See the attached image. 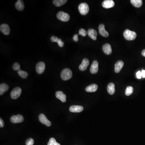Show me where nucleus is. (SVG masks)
<instances>
[{
    "instance_id": "2",
    "label": "nucleus",
    "mask_w": 145,
    "mask_h": 145,
    "mask_svg": "<svg viewBox=\"0 0 145 145\" xmlns=\"http://www.w3.org/2000/svg\"><path fill=\"white\" fill-rule=\"evenodd\" d=\"M123 36L124 38L127 40H133L136 38L137 34L134 32L130 31L129 30H126L124 32Z\"/></svg>"
},
{
    "instance_id": "4",
    "label": "nucleus",
    "mask_w": 145,
    "mask_h": 145,
    "mask_svg": "<svg viewBox=\"0 0 145 145\" xmlns=\"http://www.w3.org/2000/svg\"><path fill=\"white\" fill-rule=\"evenodd\" d=\"M57 16V18L62 22H67L70 20L69 15L62 11H60L58 13Z\"/></svg>"
},
{
    "instance_id": "15",
    "label": "nucleus",
    "mask_w": 145,
    "mask_h": 145,
    "mask_svg": "<svg viewBox=\"0 0 145 145\" xmlns=\"http://www.w3.org/2000/svg\"><path fill=\"white\" fill-rule=\"evenodd\" d=\"M124 63L122 61L119 60L117 61L115 64L114 67V71L115 73H119L122 69V67L124 66Z\"/></svg>"
},
{
    "instance_id": "36",
    "label": "nucleus",
    "mask_w": 145,
    "mask_h": 145,
    "mask_svg": "<svg viewBox=\"0 0 145 145\" xmlns=\"http://www.w3.org/2000/svg\"><path fill=\"white\" fill-rule=\"evenodd\" d=\"M141 76L143 78H145V71L144 70H142L141 72Z\"/></svg>"
},
{
    "instance_id": "35",
    "label": "nucleus",
    "mask_w": 145,
    "mask_h": 145,
    "mask_svg": "<svg viewBox=\"0 0 145 145\" xmlns=\"http://www.w3.org/2000/svg\"><path fill=\"white\" fill-rule=\"evenodd\" d=\"M136 75H137V77L138 79H141L142 77L141 76V72L140 71H138L136 73Z\"/></svg>"
},
{
    "instance_id": "24",
    "label": "nucleus",
    "mask_w": 145,
    "mask_h": 145,
    "mask_svg": "<svg viewBox=\"0 0 145 145\" xmlns=\"http://www.w3.org/2000/svg\"><path fill=\"white\" fill-rule=\"evenodd\" d=\"M131 3L134 7L137 8L141 7L143 3L141 0H131Z\"/></svg>"
},
{
    "instance_id": "30",
    "label": "nucleus",
    "mask_w": 145,
    "mask_h": 145,
    "mask_svg": "<svg viewBox=\"0 0 145 145\" xmlns=\"http://www.w3.org/2000/svg\"><path fill=\"white\" fill-rule=\"evenodd\" d=\"M34 140L32 138H29L26 141V145H33L34 144Z\"/></svg>"
},
{
    "instance_id": "27",
    "label": "nucleus",
    "mask_w": 145,
    "mask_h": 145,
    "mask_svg": "<svg viewBox=\"0 0 145 145\" xmlns=\"http://www.w3.org/2000/svg\"><path fill=\"white\" fill-rule=\"evenodd\" d=\"M48 145H61V144L57 143L55 138L52 137L50 139L48 143Z\"/></svg>"
},
{
    "instance_id": "21",
    "label": "nucleus",
    "mask_w": 145,
    "mask_h": 145,
    "mask_svg": "<svg viewBox=\"0 0 145 145\" xmlns=\"http://www.w3.org/2000/svg\"><path fill=\"white\" fill-rule=\"evenodd\" d=\"M107 91L108 94L110 95H113L115 92V85L112 83H110L107 86Z\"/></svg>"
},
{
    "instance_id": "3",
    "label": "nucleus",
    "mask_w": 145,
    "mask_h": 145,
    "mask_svg": "<svg viewBox=\"0 0 145 145\" xmlns=\"http://www.w3.org/2000/svg\"><path fill=\"white\" fill-rule=\"evenodd\" d=\"M78 9L81 14L82 15H86L89 12V7L87 3H81L79 5Z\"/></svg>"
},
{
    "instance_id": "8",
    "label": "nucleus",
    "mask_w": 145,
    "mask_h": 145,
    "mask_svg": "<svg viewBox=\"0 0 145 145\" xmlns=\"http://www.w3.org/2000/svg\"><path fill=\"white\" fill-rule=\"evenodd\" d=\"M45 64L43 62L37 63L36 65V71L38 74H41L44 72L45 69Z\"/></svg>"
},
{
    "instance_id": "16",
    "label": "nucleus",
    "mask_w": 145,
    "mask_h": 145,
    "mask_svg": "<svg viewBox=\"0 0 145 145\" xmlns=\"http://www.w3.org/2000/svg\"><path fill=\"white\" fill-rule=\"evenodd\" d=\"M102 50H103L104 53L106 55H110L112 53V50L111 48V46L110 44H104L102 47Z\"/></svg>"
},
{
    "instance_id": "20",
    "label": "nucleus",
    "mask_w": 145,
    "mask_h": 145,
    "mask_svg": "<svg viewBox=\"0 0 145 145\" xmlns=\"http://www.w3.org/2000/svg\"><path fill=\"white\" fill-rule=\"evenodd\" d=\"M15 7H16V9L20 11H23L25 7L23 1L18 0L17 1V2L15 4Z\"/></svg>"
},
{
    "instance_id": "32",
    "label": "nucleus",
    "mask_w": 145,
    "mask_h": 145,
    "mask_svg": "<svg viewBox=\"0 0 145 145\" xmlns=\"http://www.w3.org/2000/svg\"><path fill=\"white\" fill-rule=\"evenodd\" d=\"M59 38L55 36H52L51 37V42H57Z\"/></svg>"
},
{
    "instance_id": "33",
    "label": "nucleus",
    "mask_w": 145,
    "mask_h": 145,
    "mask_svg": "<svg viewBox=\"0 0 145 145\" xmlns=\"http://www.w3.org/2000/svg\"><path fill=\"white\" fill-rule=\"evenodd\" d=\"M78 34H75L73 36V40H74V41L75 42H77L78 41Z\"/></svg>"
},
{
    "instance_id": "5",
    "label": "nucleus",
    "mask_w": 145,
    "mask_h": 145,
    "mask_svg": "<svg viewBox=\"0 0 145 145\" xmlns=\"http://www.w3.org/2000/svg\"><path fill=\"white\" fill-rule=\"evenodd\" d=\"M22 90L20 87H16L11 93V97L13 99H16L19 97L22 94Z\"/></svg>"
},
{
    "instance_id": "28",
    "label": "nucleus",
    "mask_w": 145,
    "mask_h": 145,
    "mask_svg": "<svg viewBox=\"0 0 145 145\" xmlns=\"http://www.w3.org/2000/svg\"><path fill=\"white\" fill-rule=\"evenodd\" d=\"M13 69L14 71H19L20 70V64L18 63H14L13 65Z\"/></svg>"
},
{
    "instance_id": "17",
    "label": "nucleus",
    "mask_w": 145,
    "mask_h": 145,
    "mask_svg": "<svg viewBox=\"0 0 145 145\" xmlns=\"http://www.w3.org/2000/svg\"><path fill=\"white\" fill-rule=\"evenodd\" d=\"M87 34L88 36L93 40H96L97 33L96 31L94 29H89L87 32Z\"/></svg>"
},
{
    "instance_id": "10",
    "label": "nucleus",
    "mask_w": 145,
    "mask_h": 145,
    "mask_svg": "<svg viewBox=\"0 0 145 145\" xmlns=\"http://www.w3.org/2000/svg\"><path fill=\"white\" fill-rule=\"evenodd\" d=\"M98 71V63L97 61H94L93 62L90 68V71L92 74H96Z\"/></svg>"
},
{
    "instance_id": "31",
    "label": "nucleus",
    "mask_w": 145,
    "mask_h": 145,
    "mask_svg": "<svg viewBox=\"0 0 145 145\" xmlns=\"http://www.w3.org/2000/svg\"><path fill=\"white\" fill-rule=\"evenodd\" d=\"M57 43L59 46V47H63V46H64V42L61 40V38H59V40H58Z\"/></svg>"
},
{
    "instance_id": "13",
    "label": "nucleus",
    "mask_w": 145,
    "mask_h": 145,
    "mask_svg": "<svg viewBox=\"0 0 145 145\" xmlns=\"http://www.w3.org/2000/svg\"><path fill=\"white\" fill-rule=\"evenodd\" d=\"M102 6L104 8H110L114 6V3L112 0H105L102 3Z\"/></svg>"
},
{
    "instance_id": "1",
    "label": "nucleus",
    "mask_w": 145,
    "mask_h": 145,
    "mask_svg": "<svg viewBox=\"0 0 145 145\" xmlns=\"http://www.w3.org/2000/svg\"><path fill=\"white\" fill-rule=\"evenodd\" d=\"M61 76L63 80H68L72 77V71L69 69H65L61 73Z\"/></svg>"
},
{
    "instance_id": "23",
    "label": "nucleus",
    "mask_w": 145,
    "mask_h": 145,
    "mask_svg": "<svg viewBox=\"0 0 145 145\" xmlns=\"http://www.w3.org/2000/svg\"><path fill=\"white\" fill-rule=\"evenodd\" d=\"M67 1V0H54L53 3L56 6L59 7L65 4Z\"/></svg>"
},
{
    "instance_id": "14",
    "label": "nucleus",
    "mask_w": 145,
    "mask_h": 145,
    "mask_svg": "<svg viewBox=\"0 0 145 145\" xmlns=\"http://www.w3.org/2000/svg\"><path fill=\"white\" fill-rule=\"evenodd\" d=\"M83 110V107L81 106L73 105L69 108V110L72 112H80Z\"/></svg>"
},
{
    "instance_id": "11",
    "label": "nucleus",
    "mask_w": 145,
    "mask_h": 145,
    "mask_svg": "<svg viewBox=\"0 0 145 145\" xmlns=\"http://www.w3.org/2000/svg\"><path fill=\"white\" fill-rule=\"evenodd\" d=\"M89 63H90L88 59L85 58V59H83L81 64L79 67V70L81 71H84L86 70L87 67L89 65Z\"/></svg>"
},
{
    "instance_id": "22",
    "label": "nucleus",
    "mask_w": 145,
    "mask_h": 145,
    "mask_svg": "<svg viewBox=\"0 0 145 145\" xmlns=\"http://www.w3.org/2000/svg\"><path fill=\"white\" fill-rule=\"evenodd\" d=\"M9 89V86L5 83H1L0 85V95H2Z\"/></svg>"
},
{
    "instance_id": "12",
    "label": "nucleus",
    "mask_w": 145,
    "mask_h": 145,
    "mask_svg": "<svg viewBox=\"0 0 145 145\" xmlns=\"http://www.w3.org/2000/svg\"><path fill=\"white\" fill-rule=\"evenodd\" d=\"M99 33L102 36L104 37H107L109 36V34L105 29V26L103 24L99 25L98 27Z\"/></svg>"
},
{
    "instance_id": "37",
    "label": "nucleus",
    "mask_w": 145,
    "mask_h": 145,
    "mask_svg": "<svg viewBox=\"0 0 145 145\" xmlns=\"http://www.w3.org/2000/svg\"><path fill=\"white\" fill-rule=\"evenodd\" d=\"M141 54L143 57H145V49L143 50L141 52Z\"/></svg>"
},
{
    "instance_id": "18",
    "label": "nucleus",
    "mask_w": 145,
    "mask_h": 145,
    "mask_svg": "<svg viewBox=\"0 0 145 145\" xmlns=\"http://www.w3.org/2000/svg\"><path fill=\"white\" fill-rule=\"evenodd\" d=\"M56 97L58 99L60 100L63 102H65L66 101V95L63 94L61 91H58L56 93Z\"/></svg>"
},
{
    "instance_id": "6",
    "label": "nucleus",
    "mask_w": 145,
    "mask_h": 145,
    "mask_svg": "<svg viewBox=\"0 0 145 145\" xmlns=\"http://www.w3.org/2000/svg\"><path fill=\"white\" fill-rule=\"evenodd\" d=\"M39 120L42 123L45 124L47 127H50L51 125V122L48 119L45 115L43 114H40L39 116Z\"/></svg>"
},
{
    "instance_id": "9",
    "label": "nucleus",
    "mask_w": 145,
    "mask_h": 145,
    "mask_svg": "<svg viewBox=\"0 0 145 145\" xmlns=\"http://www.w3.org/2000/svg\"><path fill=\"white\" fill-rule=\"evenodd\" d=\"M0 30L1 32L5 35H9L10 32V29L7 24H2L0 26Z\"/></svg>"
},
{
    "instance_id": "29",
    "label": "nucleus",
    "mask_w": 145,
    "mask_h": 145,
    "mask_svg": "<svg viewBox=\"0 0 145 145\" xmlns=\"http://www.w3.org/2000/svg\"><path fill=\"white\" fill-rule=\"evenodd\" d=\"M87 34V32L84 29L81 28L79 30V35H81V36H83V37H85L86 36Z\"/></svg>"
},
{
    "instance_id": "34",
    "label": "nucleus",
    "mask_w": 145,
    "mask_h": 145,
    "mask_svg": "<svg viewBox=\"0 0 145 145\" xmlns=\"http://www.w3.org/2000/svg\"><path fill=\"white\" fill-rule=\"evenodd\" d=\"M4 122L2 118H0V127L1 128L3 127L4 126Z\"/></svg>"
},
{
    "instance_id": "19",
    "label": "nucleus",
    "mask_w": 145,
    "mask_h": 145,
    "mask_svg": "<svg viewBox=\"0 0 145 145\" xmlns=\"http://www.w3.org/2000/svg\"><path fill=\"white\" fill-rule=\"evenodd\" d=\"M98 88V85L96 84H92L87 87L85 91L88 92H96Z\"/></svg>"
},
{
    "instance_id": "25",
    "label": "nucleus",
    "mask_w": 145,
    "mask_h": 145,
    "mask_svg": "<svg viewBox=\"0 0 145 145\" xmlns=\"http://www.w3.org/2000/svg\"><path fill=\"white\" fill-rule=\"evenodd\" d=\"M18 74L22 78L26 79L27 78L28 76V73L27 72L24 71L22 70H20L18 71Z\"/></svg>"
},
{
    "instance_id": "7",
    "label": "nucleus",
    "mask_w": 145,
    "mask_h": 145,
    "mask_svg": "<svg viewBox=\"0 0 145 145\" xmlns=\"http://www.w3.org/2000/svg\"><path fill=\"white\" fill-rule=\"evenodd\" d=\"M24 120V117L20 114L14 115L11 117V121L13 123H20L22 122Z\"/></svg>"
},
{
    "instance_id": "26",
    "label": "nucleus",
    "mask_w": 145,
    "mask_h": 145,
    "mask_svg": "<svg viewBox=\"0 0 145 145\" xmlns=\"http://www.w3.org/2000/svg\"><path fill=\"white\" fill-rule=\"evenodd\" d=\"M133 88L131 86H128L126 89L125 94L127 96H129L133 93Z\"/></svg>"
}]
</instances>
